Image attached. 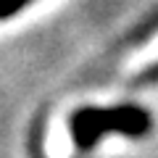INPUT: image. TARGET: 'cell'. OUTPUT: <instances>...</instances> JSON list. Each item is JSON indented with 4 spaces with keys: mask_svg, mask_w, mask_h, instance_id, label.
I'll list each match as a JSON object with an SVG mask.
<instances>
[{
    "mask_svg": "<svg viewBox=\"0 0 158 158\" xmlns=\"http://www.w3.org/2000/svg\"><path fill=\"white\" fill-rule=\"evenodd\" d=\"M156 61H158V37L153 40L150 45H145L142 50H137V56L129 58L124 69H127V71H140V69L150 66V63H156Z\"/></svg>",
    "mask_w": 158,
    "mask_h": 158,
    "instance_id": "7a4b0ae2",
    "label": "cell"
},
{
    "mask_svg": "<svg viewBox=\"0 0 158 158\" xmlns=\"http://www.w3.org/2000/svg\"><path fill=\"white\" fill-rule=\"evenodd\" d=\"M74 140L77 145L90 148L103 132H121L129 137H140L150 129V118L140 111V108H111V111H79L74 116Z\"/></svg>",
    "mask_w": 158,
    "mask_h": 158,
    "instance_id": "6da1fadb",
    "label": "cell"
},
{
    "mask_svg": "<svg viewBox=\"0 0 158 158\" xmlns=\"http://www.w3.org/2000/svg\"><path fill=\"white\" fill-rule=\"evenodd\" d=\"M29 0H0V19L11 16V13H16L21 6H27Z\"/></svg>",
    "mask_w": 158,
    "mask_h": 158,
    "instance_id": "3957f363",
    "label": "cell"
}]
</instances>
